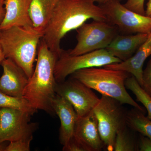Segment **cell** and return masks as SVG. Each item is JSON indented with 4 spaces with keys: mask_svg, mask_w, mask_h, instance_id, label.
I'll return each instance as SVG.
<instances>
[{
    "mask_svg": "<svg viewBox=\"0 0 151 151\" xmlns=\"http://www.w3.org/2000/svg\"><path fill=\"white\" fill-rule=\"evenodd\" d=\"M93 0H59L42 38L49 48L59 57L63 50L61 40L87 20L107 21L101 6Z\"/></svg>",
    "mask_w": 151,
    "mask_h": 151,
    "instance_id": "6da1fadb",
    "label": "cell"
},
{
    "mask_svg": "<svg viewBox=\"0 0 151 151\" xmlns=\"http://www.w3.org/2000/svg\"><path fill=\"white\" fill-rule=\"evenodd\" d=\"M37 64L29 78L23 92V97L36 110L55 114L52 102L56 95L57 84L55 68L58 56L49 48L41 38L37 50Z\"/></svg>",
    "mask_w": 151,
    "mask_h": 151,
    "instance_id": "7a4b0ae2",
    "label": "cell"
},
{
    "mask_svg": "<svg viewBox=\"0 0 151 151\" xmlns=\"http://www.w3.org/2000/svg\"><path fill=\"white\" fill-rule=\"evenodd\" d=\"M129 74L124 70L103 66L80 69L71 76L102 95L113 98L122 104L131 105L144 113V108L132 98L126 89L125 82Z\"/></svg>",
    "mask_w": 151,
    "mask_h": 151,
    "instance_id": "3957f363",
    "label": "cell"
},
{
    "mask_svg": "<svg viewBox=\"0 0 151 151\" xmlns=\"http://www.w3.org/2000/svg\"><path fill=\"white\" fill-rule=\"evenodd\" d=\"M42 37L34 28L14 27L0 30V43L6 58L20 67L29 78L34 70L38 47Z\"/></svg>",
    "mask_w": 151,
    "mask_h": 151,
    "instance_id": "277c9868",
    "label": "cell"
},
{
    "mask_svg": "<svg viewBox=\"0 0 151 151\" xmlns=\"http://www.w3.org/2000/svg\"><path fill=\"white\" fill-rule=\"evenodd\" d=\"M122 105L118 100L102 95L93 110L98 122L100 137L108 151L114 150L117 132L127 125V113Z\"/></svg>",
    "mask_w": 151,
    "mask_h": 151,
    "instance_id": "5b68a950",
    "label": "cell"
},
{
    "mask_svg": "<svg viewBox=\"0 0 151 151\" xmlns=\"http://www.w3.org/2000/svg\"><path fill=\"white\" fill-rule=\"evenodd\" d=\"M76 30L77 44L74 48L67 51L71 55L105 49L118 35L116 27L108 21L93 20L89 23L86 22Z\"/></svg>",
    "mask_w": 151,
    "mask_h": 151,
    "instance_id": "8992f818",
    "label": "cell"
},
{
    "mask_svg": "<svg viewBox=\"0 0 151 151\" xmlns=\"http://www.w3.org/2000/svg\"><path fill=\"white\" fill-rule=\"evenodd\" d=\"M121 62V60L113 56L106 49L77 55H70L67 51L63 50L56 61L55 76L57 82H62L68 76L80 69L103 67Z\"/></svg>",
    "mask_w": 151,
    "mask_h": 151,
    "instance_id": "52a82bcc",
    "label": "cell"
},
{
    "mask_svg": "<svg viewBox=\"0 0 151 151\" xmlns=\"http://www.w3.org/2000/svg\"><path fill=\"white\" fill-rule=\"evenodd\" d=\"M107 21L127 34L151 32V18L129 9L118 0H111L100 5Z\"/></svg>",
    "mask_w": 151,
    "mask_h": 151,
    "instance_id": "ba28073f",
    "label": "cell"
},
{
    "mask_svg": "<svg viewBox=\"0 0 151 151\" xmlns=\"http://www.w3.org/2000/svg\"><path fill=\"white\" fill-rule=\"evenodd\" d=\"M55 92L71 104L78 118L88 116L100 100L92 89L72 77L57 82Z\"/></svg>",
    "mask_w": 151,
    "mask_h": 151,
    "instance_id": "9c48e42d",
    "label": "cell"
},
{
    "mask_svg": "<svg viewBox=\"0 0 151 151\" xmlns=\"http://www.w3.org/2000/svg\"><path fill=\"white\" fill-rule=\"evenodd\" d=\"M31 116L17 109L0 108V145L32 137L36 125L30 123Z\"/></svg>",
    "mask_w": 151,
    "mask_h": 151,
    "instance_id": "30bf717a",
    "label": "cell"
},
{
    "mask_svg": "<svg viewBox=\"0 0 151 151\" xmlns=\"http://www.w3.org/2000/svg\"><path fill=\"white\" fill-rule=\"evenodd\" d=\"M73 138L84 151H100L105 147L93 111L88 116L78 118Z\"/></svg>",
    "mask_w": 151,
    "mask_h": 151,
    "instance_id": "8fae6325",
    "label": "cell"
},
{
    "mask_svg": "<svg viewBox=\"0 0 151 151\" xmlns=\"http://www.w3.org/2000/svg\"><path fill=\"white\" fill-rule=\"evenodd\" d=\"M1 65L3 73L0 78V91L13 97H23L29 80L24 71L9 58H5Z\"/></svg>",
    "mask_w": 151,
    "mask_h": 151,
    "instance_id": "7c38bea8",
    "label": "cell"
},
{
    "mask_svg": "<svg viewBox=\"0 0 151 151\" xmlns=\"http://www.w3.org/2000/svg\"><path fill=\"white\" fill-rule=\"evenodd\" d=\"M52 106L60 120L59 139L64 146L73 138L78 116L71 104L58 94H56L52 100Z\"/></svg>",
    "mask_w": 151,
    "mask_h": 151,
    "instance_id": "4fadbf2b",
    "label": "cell"
},
{
    "mask_svg": "<svg viewBox=\"0 0 151 151\" xmlns=\"http://www.w3.org/2000/svg\"><path fill=\"white\" fill-rule=\"evenodd\" d=\"M31 0H5V14L0 30L14 27L34 28L29 14Z\"/></svg>",
    "mask_w": 151,
    "mask_h": 151,
    "instance_id": "5bb4252c",
    "label": "cell"
},
{
    "mask_svg": "<svg viewBox=\"0 0 151 151\" xmlns=\"http://www.w3.org/2000/svg\"><path fill=\"white\" fill-rule=\"evenodd\" d=\"M151 55V32L145 41L139 47L134 54L129 59L105 65L104 67L123 70L132 74L141 86L143 84V67L146 59Z\"/></svg>",
    "mask_w": 151,
    "mask_h": 151,
    "instance_id": "9a60e30c",
    "label": "cell"
},
{
    "mask_svg": "<svg viewBox=\"0 0 151 151\" xmlns=\"http://www.w3.org/2000/svg\"><path fill=\"white\" fill-rule=\"evenodd\" d=\"M148 35L145 33L117 35L105 49L113 56L125 61L135 54Z\"/></svg>",
    "mask_w": 151,
    "mask_h": 151,
    "instance_id": "2e32d148",
    "label": "cell"
},
{
    "mask_svg": "<svg viewBox=\"0 0 151 151\" xmlns=\"http://www.w3.org/2000/svg\"><path fill=\"white\" fill-rule=\"evenodd\" d=\"M59 0H31L29 14L34 29L43 36Z\"/></svg>",
    "mask_w": 151,
    "mask_h": 151,
    "instance_id": "e0dca14e",
    "label": "cell"
},
{
    "mask_svg": "<svg viewBox=\"0 0 151 151\" xmlns=\"http://www.w3.org/2000/svg\"><path fill=\"white\" fill-rule=\"evenodd\" d=\"M126 123L130 129L151 139V120L143 112L134 108L127 113Z\"/></svg>",
    "mask_w": 151,
    "mask_h": 151,
    "instance_id": "ac0fdd59",
    "label": "cell"
},
{
    "mask_svg": "<svg viewBox=\"0 0 151 151\" xmlns=\"http://www.w3.org/2000/svg\"><path fill=\"white\" fill-rule=\"evenodd\" d=\"M9 108L24 111L33 116L37 110L23 97H13L0 91V108Z\"/></svg>",
    "mask_w": 151,
    "mask_h": 151,
    "instance_id": "d6986e66",
    "label": "cell"
},
{
    "mask_svg": "<svg viewBox=\"0 0 151 151\" xmlns=\"http://www.w3.org/2000/svg\"><path fill=\"white\" fill-rule=\"evenodd\" d=\"M126 88L131 90L137 98V101L140 102L147 111V116L151 120V97L139 84L134 76L128 78L125 82Z\"/></svg>",
    "mask_w": 151,
    "mask_h": 151,
    "instance_id": "ffe728a7",
    "label": "cell"
},
{
    "mask_svg": "<svg viewBox=\"0 0 151 151\" xmlns=\"http://www.w3.org/2000/svg\"><path fill=\"white\" fill-rule=\"evenodd\" d=\"M138 149V146L128 130L127 125L121 128L116 134L113 151H134Z\"/></svg>",
    "mask_w": 151,
    "mask_h": 151,
    "instance_id": "44dd1931",
    "label": "cell"
},
{
    "mask_svg": "<svg viewBox=\"0 0 151 151\" xmlns=\"http://www.w3.org/2000/svg\"><path fill=\"white\" fill-rule=\"evenodd\" d=\"M32 139L33 136L10 142L8 145L5 148L4 151H29Z\"/></svg>",
    "mask_w": 151,
    "mask_h": 151,
    "instance_id": "7402d4cb",
    "label": "cell"
},
{
    "mask_svg": "<svg viewBox=\"0 0 151 151\" xmlns=\"http://www.w3.org/2000/svg\"><path fill=\"white\" fill-rule=\"evenodd\" d=\"M145 0H127L124 4L127 8L142 15H145Z\"/></svg>",
    "mask_w": 151,
    "mask_h": 151,
    "instance_id": "603a6c76",
    "label": "cell"
},
{
    "mask_svg": "<svg viewBox=\"0 0 151 151\" xmlns=\"http://www.w3.org/2000/svg\"><path fill=\"white\" fill-rule=\"evenodd\" d=\"M143 89L151 97V59L143 73Z\"/></svg>",
    "mask_w": 151,
    "mask_h": 151,
    "instance_id": "cb8c5ba5",
    "label": "cell"
},
{
    "mask_svg": "<svg viewBox=\"0 0 151 151\" xmlns=\"http://www.w3.org/2000/svg\"><path fill=\"white\" fill-rule=\"evenodd\" d=\"M139 151H151V139L142 135L141 137L138 146Z\"/></svg>",
    "mask_w": 151,
    "mask_h": 151,
    "instance_id": "d4e9b609",
    "label": "cell"
},
{
    "mask_svg": "<svg viewBox=\"0 0 151 151\" xmlns=\"http://www.w3.org/2000/svg\"><path fill=\"white\" fill-rule=\"evenodd\" d=\"M64 151H84L82 147L73 139H71L65 145L63 146Z\"/></svg>",
    "mask_w": 151,
    "mask_h": 151,
    "instance_id": "484cf974",
    "label": "cell"
},
{
    "mask_svg": "<svg viewBox=\"0 0 151 151\" xmlns=\"http://www.w3.org/2000/svg\"><path fill=\"white\" fill-rule=\"evenodd\" d=\"M5 0H0V25L2 22L5 14V8L4 2Z\"/></svg>",
    "mask_w": 151,
    "mask_h": 151,
    "instance_id": "4316f807",
    "label": "cell"
},
{
    "mask_svg": "<svg viewBox=\"0 0 151 151\" xmlns=\"http://www.w3.org/2000/svg\"><path fill=\"white\" fill-rule=\"evenodd\" d=\"M145 15L151 18V0H149L146 5Z\"/></svg>",
    "mask_w": 151,
    "mask_h": 151,
    "instance_id": "83f0119b",
    "label": "cell"
},
{
    "mask_svg": "<svg viewBox=\"0 0 151 151\" xmlns=\"http://www.w3.org/2000/svg\"><path fill=\"white\" fill-rule=\"evenodd\" d=\"M5 58V55L4 54V51H3L1 43H0V65L1 64Z\"/></svg>",
    "mask_w": 151,
    "mask_h": 151,
    "instance_id": "f1b7e54d",
    "label": "cell"
},
{
    "mask_svg": "<svg viewBox=\"0 0 151 151\" xmlns=\"http://www.w3.org/2000/svg\"><path fill=\"white\" fill-rule=\"evenodd\" d=\"M94 3H98L100 5L106 4L111 0H93Z\"/></svg>",
    "mask_w": 151,
    "mask_h": 151,
    "instance_id": "f546056e",
    "label": "cell"
},
{
    "mask_svg": "<svg viewBox=\"0 0 151 151\" xmlns=\"http://www.w3.org/2000/svg\"><path fill=\"white\" fill-rule=\"evenodd\" d=\"M4 147L2 145V144L0 145V151H4L5 149Z\"/></svg>",
    "mask_w": 151,
    "mask_h": 151,
    "instance_id": "4dcf8cb0",
    "label": "cell"
},
{
    "mask_svg": "<svg viewBox=\"0 0 151 151\" xmlns=\"http://www.w3.org/2000/svg\"><path fill=\"white\" fill-rule=\"evenodd\" d=\"M118 1H119L121 2V1H122V0H118Z\"/></svg>",
    "mask_w": 151,
    "mask_h": 151,
    "instance_id": "1f68e13d",
    "label": "cell"
}]
</instances>
